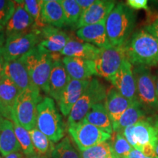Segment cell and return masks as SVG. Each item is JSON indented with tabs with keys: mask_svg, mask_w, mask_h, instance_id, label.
I'll list each match as a JSON object with an SVG mask.
<instances>
[{
	"mask_svg": "<svg viewBox=\"0 0 158 158\" xmlns=\"http://www.w3.org/2000/svg\"><path fill=\"white\" fill-rule=\"evenodd\" d=\"M124 47L125 58L133 67L158 64V40L144 28L134 32Z\"/></svg>",
	"mask_w": 158,
	"mask_h": 158,
	"instance_id": "cell-1",
	"label": "cell"
},
{
	"mask_svg": "<svg viewBox=\"0 0 158 158\" xmlns=\"http://www.w3.org/2000/svg\"><path fill=\"white\" fill-rule=\"evenodd\" d=\"M137 15L123 3L116 4L106 21V29L111 45L122 46L133 34Z\"/></svg>",
	"mask_w": 158,
	"mask_h": 158,
	"instance_id": "cell-2",
	"label": "cell"
},
{
	"mask_svg": "<svg viewBox=\"0 0 158 158\" xmlns=\"http://www.w3.org/2000/svg\"><path fill=\"white\" fill-rule=\"evenodd\" d=\"M54 54L35 46L19 59L27 69L33 84L47 94H49V78Z\"/></svg>",
	"mask_w": 158,
	"mask_h": 158,
	"instance_id": "cell-3",
	"label": "cell"
},
{
	"mask_svg": "<svg viewBox=\"0 0 158 158\" xmlns=\"http://www.w3.org/2000/svg\"><path fill=\"white\" fill-rule=\"evenodd\" d=\"M36 127L53 143L64 138V123L51 98L45 97L37 105Z\"/></svg>",
	"mask_w": 158,
	"mask_h": 158,
	"instance_id": "cell-4",
	"label": "cell"
},
{
	"mask_svg": "<svg viewBox=\"0 0 158 158\" xmlns=\"http://www.w3.org/2000/svg\"><path fill=\"white\" fill-rule=\"evenodd\" d=\"M42 99L40 89L32 86L20 92L15 100L13 116L28 131L36 127L37 107Z\"/></svg>",
	"mask_w": 158,
	"mask_h": 158,
	"instance_id": "cell-5",
	"label": "cell"
},
{
	"mask_svg": "<svg viewBox=\"0 0 158 158\" xmlns=\"http://www.w3.org/2000/svg\"><path fill=\"white\" fill-rule=\"evenodd\" d=\"M135 81L136 99L149 115L158 112V98L156 93L153 74L149 68L145 66L133 67Z\"/></svg>",
	"mask_w": 158,
	"mask_h": 158,
	"instance_id": "cell-6",
	"label": "cell"
},
{
	"mask_svg": "<svg viewBox=\"0 0 158 158\" xmlns=\"http://www.w3.org/2000/svg\"><path fill=\"white\" fill-rule=\"evenodd\" d=\"M120 132L133 149L141 151L142 147L149 143L155 147L158 141V114L147 116Z\"/></svg>",
	"mask_w": 158,
	"mask_h": 158,
	"instance_id": "cell-7",
	"label": "cell"
},
{
	"mask_svg": "<svg viewBox=\"0 0 158 158\" xmlns=\"http://www.w3.org/2000/svg\"><path fill=\"white\" fill-rule=\"evenodd\" d=\"M107 93L106 86L98 79H90L87 87L68 116V125L84 119L94 105L102 102Z\"/></svg>",
	"mask_w": 158,
	"mask_h": 158,
	"instance_id": "cell-8",
	"label": "cell"
},
{
	"mask_svg": "<svg viewBox=\"0 0 158 158\" xmlns=\"http://www.w3.org/2000/svg\"><path fill=\"white\" fill-rule=\"evenodd\" d=\"M39 42V35L35 31L9 35L0 48V54L5 62L17 60L37 46Z\"/></svg>",
	"mask_w": 158,
	"mask_h": 158,
	"instance_id": "cell-9",
	"label": "cell"
},
{
	"mask_svg": "<svg viewBox=\"0 0 158 158\" xmlns=\"http://www.w3.org/2000/svg\"><path fill=\"white\" fill-rule=\"evenodd\" d=\"M68 133L78 148L79 152L91 148L110 138L108 134L93 124L81 120L68 125Z\"/></svg>",
	"mask_w": 158,
	"mask_h": 158,
	"instance_id": "cell-10",
	"label": "cell"
},
{
	"mask_svg": "<svg viewBox=\"0 0 158 158\" xmlns=\"http://www.w3.org/2000/svg\"><path fill=\"white\" fill-rule=\"evenodd\" d=\"M124 45L100 48V51L93 60L95 76L110 81L115 76L125 59Z\"/></svg>",
	"mask_w": 158,
	"mask_h": 158,
	"instance_id": "cell-11",
	"label": "cell"
},
{
	"mask_svg": "<svg viewBox=\"0 0 158 158\" xmlns=\"http://www.w3.org/2000/svg\"><path fill=\"white\" fill-rule=\"evenodd\" d=\"M40 42L37 46L49 54H60L68 43L70 35L57 27L45 26L39 31Z\"/></svg>",
	"mask_w": 158,
	"mask_h": 158,
	"instance_id": "cell-12",
	"label": "cell"
},
{
	"mask_svg": "<svg viewBox=\"0 0 158 158\" xmlns=\"http://www.w3.org/2000/svg\"><path fill=\"white\" fill-rule=\"evenodd\" d=\"M110 82L122 95L132 101L137 100L133 66L126 59Z\"/></svg>",
	"mask_w": 158,
	"mask_h": 158,
	"instance_id": "cell-13",
	"label": "cell"
},
{
	"mask_svg": "<svg viewBox=\"0 0 158 158\" xmlns=\"http://www.w3.org/2000/svg\"><path fill=\"white\" fill-rule=\"evenodd\" d=\"M61 54H55L52 68L49 78V95L56 102L59 101L62 92L70 81V77L67 72Z\"/></svg>",
	"mask_w": 158,
	"mask_h": 158,
	"instance_id": "cell-14",
	"label": "cell"
},
{
	"mask_svg": "<svg viewBox=\"0 0 158 158\" xmlns=\"http://www.w3.org/2000/svg\"><path fill=\"white\" fill-rule=\"evenodd\" d=\"M116 5V2L111 0H95L93 5L81 13L76 28L79 29L85 26L96 24L106 21Z\"/></svg>",
	"mask_w": 158,
	"mask_h": 158,
	"instance_id": "cell-15",
	"label": "cell"
},
{
	"mask_svg": "<svg viewBox=\"0 0 158 158\" xmlns=\"http://www.w3.org/2000/svg\"><path fill=\"white\" fill-rule=\"evenodd\" d=\"M89 81L90 79L83 81L70 79L57 102L61 113L64 116H69L73 108L87 87Z\"/></svg>",
	"mask_w": 158,
	"mask_h": 158,
	"instance_id": "cell-16",
	"label": "cell"
},
{
	"mask_svg": "<svg viewBox=\"0 0 158 158\" xmlns=\"http://www.w3.org/2000/svg\"><path fill=\"white\" fill-rule=\"evenodd\" d=\"M15 2L14 13L5 26L6 37L19 33L34 31V21L24 9L23 1H15Z\"/></svg>",
	"mask_w": 158,
	"mask_h": 158,
	"instance_id": "cell-17",
	"label": "cell"
},
{
	"mask_svg": "<svg viewBox=\"0 0 158 158\" xmlns=\"http://www.w3.org/2000/svg\"><path fill=\"white\" fill-rule=\"evenodd\" d=\"M76 37L99 48H106L111 46L106 33V21L78 29Z\"/></svg>",
	"mask_w": 158,
	"mask_h": 158,
	"instance_id": "cell-18",
	"label": "cell"
},
{
	"mask_svg": "<svg viewBox=\"0 0 158 158\" xmlns=\"http://www.w3.org/2000/svg\"><path fill=\"white\" fill-rule=\"evenodd\" d=\"M62 62L71 79L89 80L92 76H95L93 60L64 56L62 58Z\"/></svg>",
	"mask_w": 158,
	"mask_h": 158,
	"instance_id": "cell-19",
	"label": "cell"
},
{
	"mask_svg": "<svg viewBox=\"0 0 158 158\" xmlns=\"http://www.w3.org/2000/svg\"><path fill=\"white\" fill-rule=\"evenodd\" d=\"M100 51V48L98 47L84 42L78 37L70 35L68 43L60 54L68 57H78L94 60Z\"/></svg>",
	"mask_w": 158,
	"mask_h": 158,
	"instance_id": "cell-20",
	"label": "cell"
},
{
	"mask_svg": "<svg viewBox=\"0 0 158 158\" xmlns=\"http://www.w3.org/2000/svg\"><path fill=\"white\" fill-rule=\"evenodd\" d=\"M133 102L122 95L115 88L112 87L107 90L104 105L112 123L114 124L118 121L120 116L131 106Z\"/></svg>",
	"mask_w": 158,
	"mask_h": 158,
	"instance_id": "cell-21",
	"label": "cell"
},
{
	"mask_svg": "<svg viewBox=\"0 0 158 158\" xmlns=\"http://www.w3.org/2000/svg\"><path fill=\"white\" fill-rule=\"evenodd\" d=\"M21 151L15 136L13 123L7 118H0V153L4 157L9 154Z\"/></svg>",
	"mask_w": 158,
	"mask_h": 158,
	"instance_id": "cell-22",
	"label": "cell"
},
{
	"mask_svg": "<svg viewBox=\"0 0 158 158\" xmlns=\"http://www.w3.org/2000/svg\"><path fill=\"white\" fill-rule=\"evenodd\" d=\"M3 76L10 79L21 92L35 86L25 66L19 59L5 62Z\"/></svg>",
	"mask_w": 158,
	"mask_h": 158,
	"instance_id": "cell-23",
	"label": "cell"
},
{
	"mask_svg": "<svg viewBox=\"0 0 158 158\" xmlns=\"http://www.w3.org/2000/svg\"><path fill=\"white\" fill-rule=\"evenodd\" d=\"M21 91L10 79L5 76L0 77V100L5 109L6 118H13V108Z\"/></svg>",
	"mask_w": 158,
	"mask_h": 158,
	"instance_id": "cell-24",
	"label": "cell"
},
{
	"mask_svg": "<svg viewBox=\"0 0 158 158\" xmlns=\"http://www.w3.org/2000/svg\"><path fill=\"white\" fill-rule=\"evenodd\" d=\"M42 19L46 25L59 29L65 26L64 13L60 0H43Z\"/></svg>",
	"mask_w": 158,
	"mask_h": 158,
	"instance_id": "cell-25",
	"label": "cell"
},
{
	"mask_svg": "<svg viewBox=\"0 0 158 158\" xmlns=\"http://www.w3.org/2000/svg\"><path fill=\"white\" fill-rule=\"evenodd\" d=\"M149 116L137 100L133 102L131 106L120 116L116 123L113 124L114 132H120L124 128L133 126L144 118Z\"/></svg>",
	"mask_w": 158,
	"mask_h": 158,
	"instance_id": "cell-26",
	"label": "cell"
},
{
	"mask_svg": "<svg viewBox=\"0 0 158 158\" xmlns=\"http://www.w3.org/2000/svg\"><path fill=\"white\" fill-rule=\"evenodd\" d=\"M83 120L93 124L108 134H111L114 132L113 123L102 102L94 105Z\"/></svg>",
	"mask_w": 158,
	"mask_h": 158,
	"instance_id": "cell-27",
	"label": "cell"
},
{
	"mask_svg": "<svg viewBox=\"0 0 158 158\" xmlns=\"http://www.w3.org/2000/svg\"><path fill=\"white\" fill-rule=\"evenodd\" d=\"M29 132L30 133L35 152L51 158L55 147L54 143L50 141L49 138L37 127Z\"/></svg>",
	"mask_w": 158,
	"mask_h": 158,
	"instance_id": "cell-28",
	"label": "cell"
},
{
	"mask_svg": "<svg viewBox=\"0 0 158 158\" xmlns=\"http://www.w3.org/2000/svg\"><path fill=\"white\" fill-rule=\"evenodd\" d=\"M23 5L34 21V31L39 35L40 30L46 26L42 19L43 0H26Z\"/></svg>",
	"mask_w": 158,
	"mask_h": 158,
	"instance_id": "cell-29",
	"label": "cell"
},
{
	"mask_svg": "<svg viewBox=\"0 0 158 158\" xmlns=\"http://www.w3.org/2000/svg\"><path fill=\"white\" fill-rule=\"evenodd\" d=\"M12 122L13 123L15 136H16L18 141L21 146V151L26 155H29L34 153L35 150L29 132L20 124L14 116H13V118H12Z\"/></svg>",
	"mask_w": 158,
	"mask_h": 158,
	"instance_id": "cell-30",
	"label": "cell"
},
{
	"mask_svg": "<svg viewBox=\"0 0 158 158\" xmlns=\"http://www.w3.org/2000/svg\"><path fill=\"white\" fill-rule=\"evenodd\" d=\"M65 18V26L77 27L82 10L76 0H60Z\"/></svg>",
	"mask_w": 158,
	"mask_h": 158,
	"instance_id": "cell-31",
	"label": "cell"
},
{
	"mask_svg": "<svg viewBox=\"0 0 158 158\" xmlns=\"http://www.w3.org/2000/svg\"><path fill=\"white\" fill-rule=\"evenodd\" d=\"M51 158H81L80 153L76 149L68 136L63 138L55 145Z\"/></svg>",
	"mask_w": 158,
	"mask_h": 158,
	"instance_id": "cell-32",
	"label": "cell"
},
{
	"mask_svg": "<svg viewBox=\"0 0 158 158\" xmlns=\"http://www.w3.org/2000/svg\"><path fill=\"white\" fill-rule=\"evenodd\" d=\"M81 158H105L115 155L110 142L105 141L84 151L79 152Z\"/></svg>",
	"mask_w": 158,
	"mask_h": 158,
	"instance_id": "cell-33",
	"label": "cell"
},
{
	"mask_svg": "<svg viewBox=\"0 0 158 158\" xmlns=\"http://www.w3.org/2000/svg\"><path fill=\"white\" fill-rule=\"evenodd\" d=\"M115 139L111 144L114 154L120 158H125L133 149L121 132H116Z\"/></svg>",
	"mask_w": 158,
	"mask_h": 158,
	"instance_id": "cell-34",
	"label": "cell"
},
{
	"mask_svg": "<svg viewBox=\"0 0 158 158\" xmlns=\"http://www.w3.org/2000/svg\"><path fill=\"white\" fill-rule=\"evenodd\" d=\"M15 8V1L10 0H0V25L5 27Z\"/></svg>",
	"mask_w": 158,
	"mask_h": 158,
	"instance_id": "cell-35",
	"label": "cell"
},
{
	"mask_svg": "<svg viewBox=\"0 0 158 158\" xmlns=\"http://www.w3.org/2000/svg\"><path fill=\"white\" fill-rule=\"evenodd\" d=\"M126 5L128 7L135 10H149V7H148V1L147 0H127L126 2Z\"/></svg>",
	"mask_w": 158,
	"mask_h": 158,
	"instance_id": "cell-36",
	"label": "cell"
},
{
	"mask_svg": "<svg viewBox=\"0 0 158 158\" xmlns=\"http://www.w3.org/2000/svg\"><path fill=\"white\" fill-rule=\"evenodd\" d=\"M144 29L158 40V18L152 23L144 27Z\"/></svg>",
	"mask_w": 158,
	"mask_h": 158,
	"instance_id": "cell-37",
	"label": "cell"
},
{
	"mask_svg": "<svg viewBox=\"0 0 158 158\" xmlns=\"http://www.w3.org/2000/svg\"><path fill=\"white\" fill-rule=\"evenodd\" d=\"M76 2L81 9L83 13L86 9H88L91 5H93L95 0H76Z\"/></svg>",
	"mask_w": 158,
	"mask_h": 158,
	"instance_id": "cell-38",
	"label": "cell"
},
{
	"mask_svg": "<svg viewBox=\"0 0 158 158\" xmlns=\"http://www.w3.org/2000/svg\"><path fill=\"white\" fill-rule=\"evenodd\" d=\"M125 158H150L145 156L139 150L133 149Z\"/></svg>",
	"mask_w": 158,
	"mask_h": 158,
	"instance_id": "cell-39",
	"label": "cell"
},
{
	"mask_svg": "<svg viewBox=\"0 0 158 158\" xmlns=\"http://www.w3.org/2000/svg\"><path fill=\"white\" fill-rule=\"evenodd\" d=\"M4 158H23V155L20 152H13L9 154L8 155L4 157Z\"/></svg>",
	"mask_w": 158,
	"mask_h": 158,
	"instance_id": "cell-40",
	"label": "cell"
},
{
	"mask_svg": "<svg viewBox=\"0 0 158 158\" xmlns=\"http://www.w3.org/2000/svg\"><path fill=\"white\" fill-rule=\"evenodd\" d=\"M5 62L2 56L0 54V77H2L4 74V69H5Z\"/></svg>",
	"mask_w": 158,
	"mask_h": 158,
	"instance_id": "cell-41",
	"label": "cell"
},
{
	"mask_svg": "<svg viewBox=\"0 0 158 158\" xmlns=\"http://www.w3.org/2000/svg\"><path fill=\"white\" fill-rule=\"evenodd\" d=\"M26 158H49V157H46V156H44V155H39V154H37L36 152H34V153L31 154V155H27L26 156Z\"/></svg>",
	"mask_w": 158,
	"mask_h": 158,
	"instance_id": "cell-42",
	"label": "cell"
},
{
	"mask_svg": "<svg viewBox=\"0 0 158 158\" xmlns=\"http://www.w3.org/2000/svg\"><path fill=\"white\" fill-rule=\"evenodd\" d=\"M5 33L3 30L0 31V48L3 46L4 43L5 42Z\"/></svg>",
	"mask_w": 158,
	"mask_h": 158,
	"instance_id": "cell-43",
	"label": "cell"
},
{
	"mask_svg": "<svg viewBox=\"0 0 158 158\" xmlns=\"http://www.w3.org/2000/svg\"><path fill=\"white\" fill-rule=\"evenodd\" d=\"M154 76V81H155V89H156V93H157V96L158 98V71L155 73V74L153 75Z\"/></svg>",
	"mask_w": 158,
	"mask_h": 158,
	"instance_id": "cell-44",
	"label": "cell"
},
{
	"mask_svg": "<svg viewBox=\"0 0 158 158\" xmlns=\"http://www.w3.org/2000/svg\"><path fill=\"white\" fill-rule=\"evenodd\" d=\"M3 117L6 118V114L5 109H4V107L2 106V103L1 100H0V118Z\"/></svg>",
	"mask_w": 158,
	"mask_h": 158,
	"instance_id": "cell-45",
	"label": "cell"
},
{
	"mask_svg": "<svg viewBox=\"0 0 158 158\" xmlns=\"http://www.w3.org/2000/svg\"><path fill=\"white\" fill-rule=\"evenodd\" d=\"M155 149L156 155H157V157H158V141H157V143H156V144H155Z\"/></svg>",
	"mask_w": 158,
	"mask_h": 158,
	"instance_id": "cell-46",
	"label": "cell"
},
{
	"mask_svg": "<svg viewBox=\"0 0 158 158\" xmlns=\"http://www.w3.org/2000/svg\"><path fill=\"white\" fill-rule=\"evenodd\" d=\"M105 158H120L118 157V156H116V155H110V156H108V157H106Z\"/></svg>",
	"mask_w": 158,
	"mask_h": 158,
	"instance_id": "cell-47",
	"label": "cell"
},
{
	"mask_svg": "<svg viewBox=\"0 0 158 158\" xmlns=\"http://www.w3.org/2000/svg\"><path fill=\"white\" fill-rule=\"evenodd\" d=\"M3 29H4V27H2V26L0 25V31L3 30Z\"/></svg>",
	"mask_w": 158,
	"mask_h": 158,
	"instance_id": "cell-48",
	"label": "cell"
},
{
	"mask_svg": "<svg viewBox=\"0 0 158 158\" xmlns=\"http://www.w3.org/2000/svg\"><path fill=\"white\" fill-rule=\"evenodd\" d=\"M155 158H158V157H155Z\"/></svg>",
	"mask_w": 158,
	"mask_h": 158,
	"instance_id": "cell-49",
	"label": "cell"
},
{
	"mask_svg": "<svg viewBox=\"0 0 158 158\" xmlns=\"http://www.w3.org/2000/svg\"><path fill=\"white\" fill-rule=\"evenodd\" d=\"M0 158H2V157H1V156H0Z\"/></svg>",
	"mask_w": 158,
	"mask_h": 158,
	"instance_id": "cell-50",
	"label": "cell"
}]
</instances>
